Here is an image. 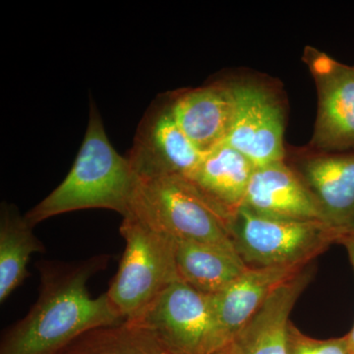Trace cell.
I'll use <instances>...</instances> for the list:
<instances>
[{
  "label": "cell",
  "instance_id": "6da1fadb",
  "mask_svg": "<svg viewBox=\"0 0 354 354\" xmlns=\"http://www.w3.org/2000/svg\"><path fill=\"white\" fill-rule=\"evenodd\" d=\"M108 262L109 256H95L77 263H41L38 300L3 335L0 354H59L86 333L122 322L106 293L88 295V279Z\"/></svg>",
  "mask_w": 354,
  "mask_h": 354
},
{
  "label": "cell",
  "instance_id": "7a4b0ae2",
  "mask_svg": "<svg viewBox=\"0 0 354 354\" xmlns=\"http://www.w3.org/2000/svg\"><path fill=\"white\" fill-rule=\"evenodd\" d=\"M138 181L127 157L111 145L99 109L92 102L87 131L73 167L25 218L35 227L53 216L87 209H111L124 218L129 214Z\"/></svg>",
  "mask_w": 354,
  "mask_h": 354
},
{
  "label": "cell",
  "instance_id": "3957f363",
  "mask_svg": "<svg viewBox=\"0 0 354 354\" xmlns=\"http://www.w3.org/2000/svg\"><path fill=\"white\" fill-rule=\"evenodd\" d=\"M128 215L176 241L234 248L232 218L183 177L139 178Z\"/></svg>",
  "mask_w": 354,
  "mask_h": 354
},
{
  "label": "cell",
  "instance_id": "277c9868",
  "mask_svg": "<svg viewBox=\"0 0 354 354\" xmlns=\"http://www.w3.org/2000/svg\"><path fill=\"white\" fill-rule=\"evenodd\" d=\"M120 234L125 249L106 295L114 311L125 320L138 318L169 286L179 281L176 241L136 216L123 218Z\"/></svg>",
  "mask_w": 354,
  "mask_h": 354
},
{
  "label": "cell",
  "instance_id": "5b68a950",
  "mask_svg": "<svg viewBox=\"0 0 354 354\" xmlns=\"http://www.w3.org/2000/svg\"><path fill=\"white\" fill-rule=\"evenodd\" d=\"M235 250L248 268L308 266L348 236L329 223L258 215L241 207L232 218Z\"/></svg>",
  "mask_w": 354,
  "mask_h": 354
},
{
  "label": "cell",
  "instance_id": "8992f818",
  "mask_svg": "<svg viewBox=\"0 0 354 354\" xmlns=\"http://www.w3.org/2000/svg\"><path fill=\"white\" fill-rule=\"evenodd\" d=\"M133 321L150 330L171 354H225L216 330L211 295L180 279Z\"/></svg>",
  "mask_w": 354,
  "mask_h": 354
},
{
  "label": "cell",
  "instance_id": "52a82bcc",
  "mask_svg": "<svg viewBox=\"0 0 354 354\" xmlns=\"http://www.w3.org/2000/svg\"><path fill=\"white\" fill-rule=\"evenodd\" d=\"M204 153L185 134L167 99L153 102L140 122L127 155L138 178L177 176L191 179Z\"/></svg>",
  "mask_w": 354,
  "mask_h": 354
},
{
  "label": "cell",
  "instance_id": "ba28073f",
  "mask_svg": "<svg viewBox=\"0 0 354 354\" xmlns=\"http://www.w3.org/2000/svg\"><path fill=\"white\" fill-rule=\"evenodd\" d=\"M304 60L318 94L312 146L324 152L354 150V65L312 46L305 48Z\"/></svg>",
  "mask_w": 354,
  "mask_h": 354
},
{
  "label": "cell",
  "instance_id": "9c48e42d",
  "mask_svg": "<svg viewBox=\"0 0 354 354\" xmlns=\"http://www.w3.org/2000/svg\"><path fill=\"white\" fill-rule=\"evenodd\" d=\"M235 115L225 143L257 167L283 162L285 115L274 95L256 84L232 85Z\"/></svg>",
  "mask_w": 354,
  "mask_h": 354
},
{
  "label": "cell",
  "instance_id": "30bf717a",
  "mask_svg": "<svg viewBox=\"0 0 354 354\" xmlns=\"http://www.w3.org/2000/svg\"><path fill=\"white\" fill-rule=\"evenodd\" d=\"M306 267L248 268L225 290L211 295L216 330L225 354L272 293Z\"/></svg>",
  "mask_w": 354,
  "mask_h": 354
},
{
  "label": "cell",
  "instance_id": "8fae6325",
  "mask_svg": "<svg viewBox=\"0 0 354 354\" xmlns=\"http://www.w3.org/2000/svg\"><path fill=\"white\" fill-rule=\"evenodd\" d=\"M242 207L269 218L329 223L301 177L285 160L255 169Z\"/></svg>",
  "mask_w": 354,
  "mask_h": 354
},
{
  "label": "cell",
  "instance_id": "7c38bea8",
  "mask_svg": "<svg viewBox=\"0 0 354 354\" xmlns=\"http://www.w3.org/2000/svg\"><path fill=\"white\" fill-rule=\"evenodd\" d=\"M171 113L200 152L225 143L235 115L232 85L213 84L167 97Z\"/></svg>",
  "mask_w": 354,
  "mask_h": 354
},
{
  "label": "cell",
  "instance_id": "4fadbf2b",
  "mask_svg": "<svg viewBox=\"0 0 354 354\" xmlns=\"http://www.w3.org/2000/svg\"><path fill=\"white\" fill-rule=\"evenodd\" d=\"M299 174L328 223L354 234V153H317L302 158Z\"/></svg>",
  "mask_w": 354,
  "mask_h": 354
},
{
  "label": "cell",
  "instance_id": "5bb4252c",
  "mask_svg": "<svg viewBox=\"0 0 354 354\" xmlns=\"http://www.w3.org/2000/svg\"><path fill=\"white\" fill-rule=\"evenodd\" d=\"M310 265L272 293L235 339L228 354H286L291 310L313 278Z\"/></svg>",
  "mask_w": 354,
  "mask_h": 354
},
{
  "label": "cell",
  "instance_id": "9a60e30c",
  "mask_svg": "<svg viewBox=\"0 0 354 354\" xmlns=\"http://www.w3.org/2000/svg\"><path fill=\"white\" fill-rule=\"evenodd\" d=\"M256 167L243 153L221 144L205 153L189 180L209 201L234 218L243 206Z\"/></svg>",
  "mask_w": 354,
  "mask_h": 354
},
{
  "label": "cell",
  "instance_id": "2e32d148",
  "mask_svg": "<svg viewBox=\"0 0 354 354\" xmlns=\"http://www.w3.org/2000/svg\"><path fill=\"white\" fill-rule=\"evenodd\" d=\"M179 279L199 292L215 295L248 269L234 248L200 242L176 241Z\"/></svg>",
  "mask_w": 354,
  "mask_h": 354
},
{
  "label": "cell",
  "instance_id": "e0dca14e",
  "mask_svg": "<svg viewBox=\"0 0 354 354\" xmlns=\"http://www.w3.org/2000/svg\"><path fill=\"white\" fill-rule=\"evenodd\" d=\"M25 216L13 205L2 203L0 215V302L3 304L29 276L34 253L44 252L43 242L32 232Z\"/></svg>",
  "mask_w": 354,
  "mask_h": 354
},
{
  "label": "cell",
  "instance_id": "ac0fdd59",
  "mask_svg": "<svg viewBox=\"0 0 354 354\" xmlns=\"http://www.w3.org/2000/svg\"><path fill=\"white\" fill-rule=\"evenodd\" d=\"M59 354H171L145 326L133 320L90 330Z\"/></svg>",
  "mask_w": 354,
  "mask_h": 354
},
{
  "label": "cell",
  "instance_id": "d6986e66",
  "mask_svg": "<svg viewBox=\"0 0 354 354\" xmlns=\"http://www.w3.org/2000/svg\"><path fill=\"white\" fill-rule=\"evenodd\" d=\"M286 354H351L348 337L316 339L290 323L286 332Z\"/></svg>",
  "mask_w": 354,
  "mask_h": 354
},
{
  "label": "cell",
  "instance_id": "ffe728a7",
  "mask_svg": "<svg viewBox=\"0 0 354 354\" xmlns=\"http://www.w3.org/2000/svg\"><path fill=\"white\" fill-rule=\"evenodd\" d=\"M342 245H344L346 248V251L348 253L349 260H351V266H353L354 271V234L348 235L346 239L342 241ZM348 337L349 349H351V353L354 354V326L351 332L346 335Z\"/></svg>",
  "mask_w": 354,
  "mask_h": 354
}]
</instances>
